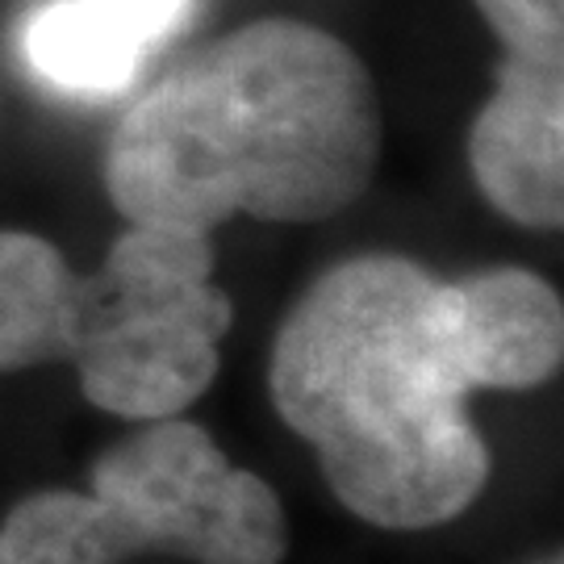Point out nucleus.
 <instances>
[{"label":"nucleus","mask_w":564,"mask_h":564,"mask_svg":"<svg viewBox=\"0 0 564 564\" xmlns=\"http://www.w3.org/2000/svg\"><path fill=\"white\" fill-rule=\"evenodd\" d=\"M540 564H561V556H547V561H540Z\"/></svg>","instance_id":"obj_11"},{"label":"nucleus","mask_w":564,"mask_h":564,"mask_svg":"<svg viewBox=\"0 0 564 564\" xmlns=\"http://www.w3.org/2000/svg\"><path fill=\"white\" fill-rule=\"evenodd\" d=\"M452 351L468 389H535L564 360L561 293L527 268H489L444 284Z\"/></svg>","instance_id":"obj_6"},{"label":"nucleus","mask_w":564,"mask_h":564,"mask_svg":"<svg viewBox=\"0 0 564 564\" xmlns=\"http://www.w3.org/2000/svg\"><path fill=\"white\" fill-rule=\"evenodd\" d=\"M468 167L481 197L510 223H564V63L506 55L494 97L468 130Z\"/></svg>","instance_id":"obj_5"},{"label":"nucleus","mask_w":564,"mask_h":564,"mask_svg":"<svg viewBox=\"0 0 564 564\" xmlns=\"http://www.w3.org/2000/svg\"><path fill=\"white\" fill-rule=\"evenodd\" d=\"M506 55L564 63V0H473Z\"/></svg>","instance_id":"obj_10"},{"label":"nucleus","mask_w":564,"mask_h":564,"mask_svg":"<svg viewBox=\"0 0 564 564\" xmlns=\"http://www.w3.org/2000/svg\"><path fill=\"white\" fill-rule=\"evenodd\" d=\"M209 230L130 223L101 272L80 276L72 364L84 398L118 419H176L218 377L235 302L214 284Z\"/></svg>","instance_id":"obj_3"},{"label":"nucleus","mask_w":564,"mask_h":564,"mask_svg":"<svg viewBox=\"0 0 564 564\" xmlns=\"http://www.w3.org/2000/svg\"><path fill=\"white\" fill-rule=\"evenodd\" d=\"M80 276L55 242L0 230V372L72 360Z\"/></svg>","instance_id":"obj_8"},{"label":"nucleus","mask_w":564,"mask_h":564,"mask_svg":"<svg viewBox=\"0 0 564 564\" xmlns=\"http://www.w3.org/2000/svg\"><path fill=\"white\" fill-rule=\"evenodd\" d=\"M381 160L364 59L323 25L263 18L163 72L105 142V193L126 223L209 230L230 218L326 223Z\"/></svg>","instance_id":"obj_1"},{"label":"nucleus","mask_w":564,"mask_h":564,"mask_svg":"<svg viewBox=\"0 0 564 564\" xmlns=\"http://www.w3.org/2000/svg\"><path fill=\"white\" fill-rule=\"evenodd\" d=\"M272 405L318 452L356 519L423 531L489 477L444 314V281L405 256H356L310 284L272 343Z\"/></svg>","instance_id":"obj_2"},{"label":"nucleus","mask_w":564,"mask_h":564,"mask_svg":"<svg viewBox=\"0 0 564 564\" xmlns=\"http://www.w3.org/2000/svg\"><path fill=\"white\" fill-rule=\"evenodd\" d=\"M193 0H42L21 21V59L59 93L113 97L184 25Z\"/></svg>","instance_id":"obj_7"},{"label":"nucleus","mask_w":564,"mask_h":564,"mask_svg":"<svg viewBox=\"0 0 564 564\" xmlns=\"http://www.w3.org/2000/svg\"><path fill=\"white\" fill-rule=\"evenodd\" d=\"M93 494L134 527L142 552L197 564H281L289 547L276 489L230 468L214 435L181 414L109 447L93 468Z\"/></svg>","instance_id":"obj_4"},{"label":"nucleus","mask_w":564,"mask_h":564,"mask_svg":"<svg viewBox=\"0 0 564 564\" xmlns=\"http://www.w3.org/2000/svg\"><path fill=\"white\" fill-rule=\"evenodd\" d=\"M139 552L134 527L97 494L46 489L13 506L0 527V564H121Z\"/></svg>","instance_id":"obj_9"}]
</instances>
